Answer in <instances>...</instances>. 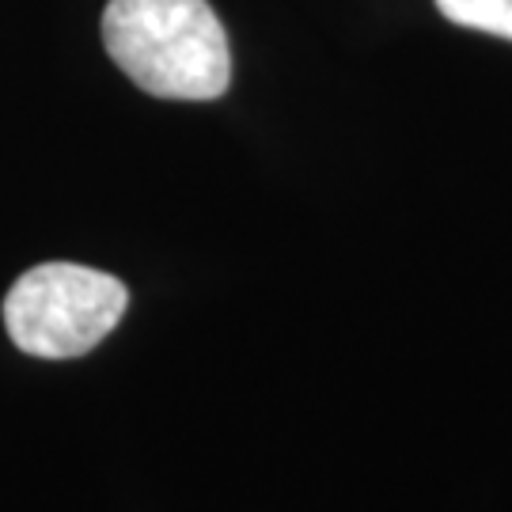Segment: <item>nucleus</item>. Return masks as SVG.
Wrapping results in <instances>:
<instances>
[{"instance_id": "nucleus-1", "label": "nucleus", "mask_w": 512, "mask_h": 512, "mask_svg": "<svg viewBox=\"0 0 512 512\" xmlns=\"http://www.w3.org/2000/svg\"><path fill=\"white\" fill-rule=\"evenodd\" d=\"M103 46L156 99L209 103L232 84V50L209 0H110Z\"/></svg>"}, {"instance_id": "nucleus-2", "label": "nucleus", "mask_w": 512, "mask_h": 512, "mask_svg": "<svg viewBox=\"0 0 512 512\" xmlns=\"http://www.w3.org/2000/svg\"><path fill=\"white\" fill-rule=\"evenodd\" d=\"M126 308L129 293L118 277L76 262H42L8 289L4 327L31 357L73 361L92 353Z\"/></svg>"}, {"instance_id": "nucleus-3", "label": "nucleus", "mask_w": 512, "mask_h": 512, "mask_svg": "<svg viewBox=\"0 0 512 512\" xmlns=\"http://www.w3.org/2000/svg\"><path fill=\"white\" fill-rule=\"evenodd\" d=\"M437 12L467 31L512 38V0H437Z\"/></svg>"}]
</instances>
